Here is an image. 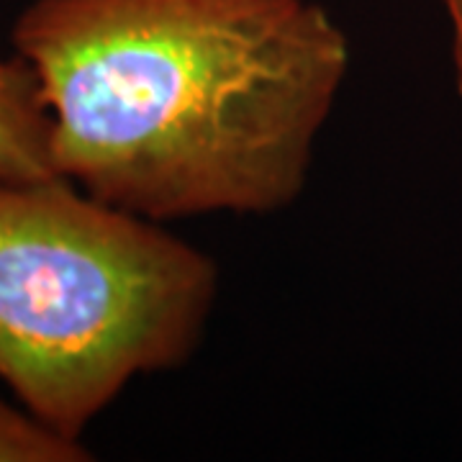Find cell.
<instances>
[{"label":"cell","mask_w":462,"mask_h":462,"mask_svg":"<svg viewBox=\"0 0 462 462\" xmlns=\"http://www.w3.org/2000/svg\"><path fill=\"white\" fill-rule=\"evenodd\" d=\"M11 39L57 172L162 224L291 208L352 69L316 0H33Z\"/></svg>","instance_id":"obj_1"},{"label":"cell","mask_w":462,"mask_h":462,"mask_svg":"<svg viewBox=\"0 0 462 462\" xmlns=\"http://www.w3.org/2000/svg\"><path fill=\"white\" fill-rule=\"evenodd\" d=\"M218 264L162 221L62 175L0 180V380L50 430L83 431L134 380L199 352Z\"/></svg>","instance_id":"obj_2"},{"label":"cell","mask_w":462,"mask_h":462,"mask_svg":"<svg viewBox=\"0 0 462 462\" xmlns=\"http://www.w3.org/2000/svg\"><path fill=\"white\" fill-rule=\"evenodd\" d=\"M50 116L33 69L21 57H0V180L57 178Z\"/></svg>","instance_id":"obj_3"},{"label":"cell","mask_w":462,"mask_h":462,"mask_svg":"<svg viewBox=\"0 0 462 462\" xmlns=\"http://www.w3.org/2000/svg\"><path fill=\"white\" fill-rule=\"evenodd\" d=\"M90 449L42 424L23 406L0 398V462H83Z\"/></svg>","instance_id":"obj_4"},{"label":"cell","mask_w":462,"mask_h":462,"mask_svg":"<svg viewBox=\"0 0 462 462\" xmlns=\"http://www.w3.org/2000/svg\"><path fill=\"white\" fill-rule=\"evenodd\" d=\"M449 29H452V67H455V85L462 96V0H445Z\"/></svg>","instance_id":"obj_5"}]
</instances>
